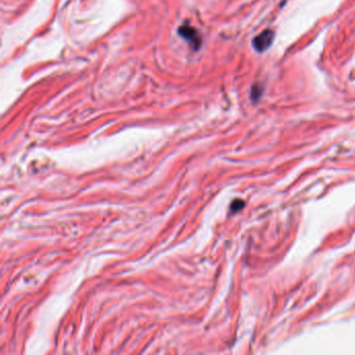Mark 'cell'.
<instances>
[{"mask_svg": "<svg viewBox=\"0 0 355 355\" xmlns=\"http://www.w3.org/2000/svg\"><path fill=\"white\" fill-rule=\"evenodd\" d=\"M179 34L185 37L186 39H189L190 41L192 42H195L197 44H199V40H198V34L196 30L193 28V27H188V26H184L182 25L180 28H179Z\"/></svg>", "mask_w": 355, "mask_h": 355, "instance_id": "cell-2", "label": "cell"}, {"mask_svg": "<svg viewBox=\"0 0 355 355\" xmlns=\"http://www.w3.org/2000/svg\"><path fill=\"white\" fill-rule=\"evenodd\" d=\"M273 40L274 33L270 29H266L253 40V47L255 48L257 52H263L271 46Z\"/></svg>", "mask_w": 355, "mask_h": 355, "instance_id": "cell-1", "label": "cell"}]
</instances>
